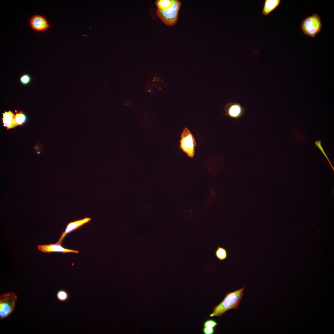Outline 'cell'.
I'll list each match as a JSON object with an SVG mask.
<instances>
[{"label":"cell","mask_w":334,"mask_h":334,"mask_svg":"<svg viewBox=\"0 0 334 334\" xmlns=\"http://www.w3.org/2000/svg\"><path fill=\"white\" fill-rule=\"evenodd\" d=\"M244 287L233 292L227 293L223 301L214 308L210 317L220 316L228 310L237 309L243 295Z\"/></svg>","instance_id":"1"},{"label":"cell","mask_w":334,"mask_h":334,"mask_svg":"<svg viewBox=\"0 0 334 334\" xmlns=\"http://www.w3.org/2000/svg\"><path fill=\"white\" fill-rule=\"evenodd\" d=\"M181 3L179 0H174L170 8L164 10L157 9L156 11L157 16L166 25L168 26L173 25L178 21V12Z\"/></svg>","instance_id":"2"},{"label":"cell","mask_w":334,"mask_h":334,"mask_svg":"<svg viewBox=\"0 0 334 334\" xmlns=\"http://www.w3.org/2000/svg\"><path fill=\"white\" fill-rule=\"evenodd\" d=\"M322 27L321 18L317 14H314L302 21L301 28L306 35L314 37L320 32Z\"/></svg>","instance_id":"3"},{"label":"cell","mask_w":334,"mask_h":334,"mask_svg":"<svg viewBox=\"0 0 334 334\" xmlns=\"http://www.w3.org/2000/svg\"><path fill=\"white\" fill-rule=\"evenodd\" d=\"M17 295L12 292L0 296V319L9 316L13 312L17 301Z\"/></svg>","instance_id":"4"},{"label":"cell","mask_w":334,"mask_h":334,"mask_svg":"<svg viewBox=\"0 0 334 334\" xmlns=\"http://www.w3.org/2000/svg\"><path fill=\"white\" fill-rule=\"evenodd\" d=\"M179 148L190 157H193L196 145L194 137L186 127L184 128L180 136Z\"/></svg>","instance_id":"5"},{"label":"cell","mask_w":334,"mask_h":334,"mask_svg":"<svg viewBox=\"0 0 334 334\" xmlns=\"http://www.w3.org/2000/svg\"><path fill=\"white\" fill-rule=\"evenodd\" d=\"M163 79L156 73L149 75L144 85L145 92L148 94H154L161 92L165 87Z\"/></svg>","instance_id":"6"},{"label":"cell","mask_w":334,"mask_h":334,"mask_svg":"<svg viewBox=\"0 0 334 334\" xmlns=\"http://www.w3.org/2000/svg\"><path fill=\"white\" fill-rule=\"evenodd\" d=\"M29 24L32 29L38 32L46 31L50 27L46 19L40 15H35L32 16L29 20Z\"/></svg>","instance_id":"7"},{"label":"cell","mask_w":334,"mask_h":334,"mask_svg":"<svg viewBox=\"0 0 334 334\" xmlns=\"http://www.w3.org/2000/svg\"><path fill=\"white\" fill-rule=\"evenodd\" d=\"M224 109L225 115L236 120L241 118L245 112V108L239 103L235 102L227 103L225 106Z\"/></svg>","instance_id":"8"},{"label":"cell","mask_w":334,"mask_h":334,"mask_svg":"<svg viewBox=\"0 0 334 334\" xmlns=\"http://www.w3.org/2000/svg\"><path fill=\"white\" fill-rule=\"evenodd\" d=\"M91 220L90 218L85 217L82 219L69 223L67 225L65 230L62 233L60 237L56 243L61 245L63 239L67 234L88 222Z\"/></svg>","instance_id":"9"},{"label":"cell","mask_w":334,"mask_h":334,"mask_svg":"<svg viewBox=\"0 0 334 334\" xmlns=\"http://www.w3.org/2000/svg\"><path fill=\"white\" fill-rule=\"evenodd\" d=\"M38 247L39 250L45 253L59 252L63 253H73L77 254L79 253V251L78 250L65 248L62 247L61 245L56 243L39 245L38 246Z\"/></svg>","instance_id":"10"},{"label":"cell","mask_w":334,"mask_h":334,"mask_svg":"<svg viewBox=\"0 0 334 334\" xmlns=\"http://www.w3.org/2000/svg\"><path fill=\"white\" fill-rule=\"evenodd\" d=\"M2 119L4 126L8 129L17 126L15 121V115L10 110L5 111L2 113Z\"/></svg>","instance_id":"11"},{"label":"cell","mask_w":334,"mask_h":334,"mask_svg":"<svg viewBox=\"0 0 334 334\" xmlns=\"http://www.w3.org/2000/svg\"><path fill=\"white\" fill-rule=\"evenodd\" d=\"M280 0H265L262 11V14L264 16L269 15L280 5Z\"/></svg>","instance_id":"12"},{"label":"cell","mask_w":334,"mask_h":334,"mask_svg":"<svg viewBox=\"0 0 334 334\" xmlns=\"http://www.w3.org/2000/svg\"><path fill=\"white\" fill-rule=\"evenodd\" d=\"M216 258L220 261H222L226 260L228 257V252L224 247L218 246L215 251Z\"/></svg>","instance_id":"13"},{"label":"cell","mask_w":334,"mask_h":334,"mask_svg":"<svg viewBox=\"0 0 334 334\" xmlns=\"http://www.w3.org/2000/svg\"><path fill=\"white\" fill-rule=\"evenodd\" d=\"M174 0H157L155 1V4L157 9L164 10L171 7Z\"/></svg>","instance_id":"14"},{"label":"cell","mask_w":334,"mask_h":334,"mask_svg":"<svg viewBox=\"0 0 334 334\" xmlns=\"http://www.w3.org/2000/svg\"><path fill=\"white\" fill-rule=\"evenodd\" d=\"M57 299L61 302H64L67 301L69 298L70 295L66 291L63 289H60L57 291L56 294Z\"/></svg>","instance_id":"15"},{"label":"cell","mask_w":334,"mask_h":334,"mask_svg":"<svg viewBox=\"0 0 334 334\" xmlns=\"http://www.w3.org/2000/svg\"><path fill=\"white\" fill-rule=\"evenodd\" d=\"M27 117L25 114L21 111L17 113L15 117V121L17 126L22 125L26 121Z\"/></svg>","instance_id":"16"},{"label":"cell","mask_w":334,"mask_h":334,"mask_svg":"<svg viewBox=\"0 0 334 334\" xmlns=\"http://www.w3.org/2000/svg\"><path fill=\"white\" fill-rule=\"evenodd\" d=\"M31 80V78L28 74H25L22 75L20 78L19 81L23 85H26L29 84Z\"/></svg>","instance_id":"17"},{"label":"cell","mask_w":334,"mask_h":334,"mask_svg":"<svg viewBox=\"0 0 334 334\" xmlns=\"http://www.w3.org/2000/svg\"><path fill=\"white\" fill-rule=\"evenodd\" d=\"M315 145L319 149H320V150L322 152V153L323 154V155L326 158V159L328 160V161L329 163L330 164V165L332 167V169H333V170H334V168H333V166L332 165L330 161L329 160V159L327 155H326V153H325V152L324 151V150L323 148L322 147V146L321 140H318V141H315Z\"/></svg>","instance_id":"18"},{"label":"cell","mask_w":334,"mask_h":334,"mask_svg":"<svg viewBox=\"0 0 334 334\" xmlns=\"http://www.w3.org/2000/svg\"><path fill=\"white\" fill-rule=\"evenodd\" d=\"M217 325V323L212 319H209L205 321L203 324V327H208L214 328Z\"/></svg>","instance_id":"19"},{"label":"cell","mask_w":334,"mask_h":334,"mask_svg":"<svg viewBox=\"0 0 334 334\" xmlns=\"http://www.w3.org/2000/svg\"><path fill=\"white\" fill-rule=\"evenodd\" d=\"M214 328L208 327H203L202 332L204 334H213L215 331Z\"/></svg>","instance_id":"20"}]
</instances>
